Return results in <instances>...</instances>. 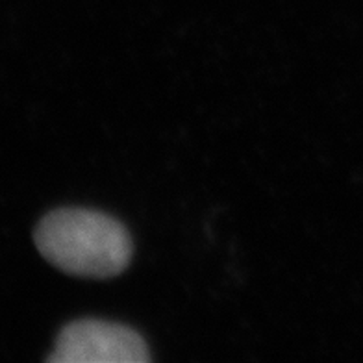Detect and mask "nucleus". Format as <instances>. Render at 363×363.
<instances>
[{
	"label": "nucleus",
	"mask_w": 363,
	"mask_h": 363,
	"mask_svg": "<svg viewBox=\"0 0 363 363\" xmlns=\"http://www.w3.org/2000/svg\"><path fill=\"white\" fill-rule=\"evenodd\" d=\"M35 245L54 267L86 278L115 277L132 258V241L119 220L78 208L48 213L35 230Z\"/></svg>",
	"instance_id": "1"
},
{
	"label": "nucleus",
	"mask_w": 363,
	"mask_h": 363,
	"mask_svg": "<svg viewBox=\"0 0 363 363\" xmlns=\"http://www.w3.org/2000/svg\"><path fill=\"white\" fill-rule=\"evenodd\" d=\"M48 362L54 363H143L145 341L128 326L84 319L62 330Z\"/></svg>",
	"instance_id": "2"
}]
</instances>
